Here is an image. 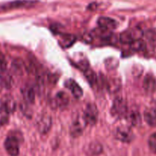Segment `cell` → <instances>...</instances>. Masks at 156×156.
Wrapping results in <instances>:
<instances>
[{"instance_id":"cell-14","label":"cell","mask_w":156,"mask_h":156,"mask_svg":"<svg viewBox=\"0 0 156 156\" xmlns=\"http://www.w3.org/2000/svg\"><path fill=\"white\" fill-rule=\"evenodd\" d=\"M0 85L6 89L10 88L12 85V78L11 74L6 72V70L0 74Z\"/></svg>"},{"instance_id":"cell-18","label":"cell","mask_w":156,"mask_h":156,"mask_svg":"<svg viewBox=\"0 0 156 156\" xmlns=\"http://www.w3.org/2000/svg\"><path fill=\"white\" fill-rule=\"evenodd\" d=\"M130 48H131L133 50L136 51H142L145 49V43L142 40L139 39V40H136V41H133V42L130 44Z\"/></svg>"},{"instance_id":"cell-2","label":"cell","mask_w":156,"mask_h":156,"mask_svg":"<svg viewBox=\"0 0 156 156\" xmlns=\"http://www.w3.org/2000/svg\"><path fill=\"white\" fill-rule=\"evenodd\" d=\"M4 147L10 156H18L20 151V141L17 136L12 135L6 138L4 142Z\"/></svg>"},{"instance_id":"cell-16","label":"cell","mask_w":156,"mask_h":156,"mask_svg":"<svg viewBox=\"0 0 156 156\" xmlns=\"http://www.w3.org/2000/svg\"><path fill=\"white\" fill-rule=\"evenodd\" d=\"M56 102L59 107H65L69 103L68 95L64 91H61L56 95Z\"/></svg>"},{"instance_id":"cell-8","label":"cell","mask_w":156,"mask_h":156,"mask_svg":"<svg viewBox=\"0 0 156 156\" xmlns=\"http://www.w3.org/2000/svg\"><path fill=\"white\" fill-rule=\"evenodd\" d=\"M64 85L67 89L70 90L75 98H80L83 96V90L75 80L69 79V80H66Z\"/></svg>"},{"instance_id":"cell-15","label":"cell","mask_w":156,"mask_h":156,"mask_svg":"<svg viewBox=\"0 0 156 156\" xmlns=\"http://www.w3.org/2000/svg\"><path fill=\"white\" fill-rule=\"evenodd\" d=\"M38 128L41 133H46L48 131L51 126V118L48 115H44L38 121Z\"/></svg>"},{"instance_id":"cell-24","label":"cell","mask_w":156,"mask_h":156,"mask_svg":"<svg viewBox=\"0 0 156 156\" xmlns=\"http://www.w3.org/2000/svg\"><path fill=\"white\" fill-rule=\"evenodd\" d=\"M108 86H109V89L112 90V91H116L115 90H117L120 87V82H119V80L115 79V80L109 82Z\"/></svg>"},{"instance_id":"cell-17","label":"cell","mask_w":156,"mask_h":156,"mask_svg":"<svg viewBox=\"0 0 156 156\" xmlns=\"http://www.w3.org/2000/svg\"><path fill=\"white\" fill-rule=\"evenodd\" d=\"M129 119L132 125L137 126L141 122L140 113L137 110H133L128 114Z\"/></svg>"},{"instance_id":"cell-7","label":"cell","mask_w":156,"mask_h":156,"mask_svg":"<svg viewBox=\"0 0 156 156\" xmlns=\"http://www.w3.org/2000/svg\"><path fill=\"white\" fill-rule=\"evenodd\" d=\"M115 137L118 140L122 142H129L133 139V134L131 129L128 127L120 126L115 132Z\"/></svg>"},{"instance_id":"cell-20","label":"cell","mask_w":156,"mask_h":156,"mask_svg":"<svg viewBox=\"0 0 156 156\" xmlns=\"http://www.w3.org/2000/svg\"><path fill=\"white\" fill-rule=\"evenodd\" d=\"M75 41V37L72 35H66L63 37V38L61 40V44L64 47L68 48L71 44H73Z\"/></svg>"},{"instance_id":"cell-4","label":"cell","mask_w":156,"mask_h":156,"mask_svg":"<svg viewBox=\"0 0 156 156\" xmlns=\"http://www.w3.org/2000/svg\"><path fill=\"white\" fill-rule=\"evenodd\" d=\"M111 112L114 116L123 117L127 115V103L125 100L118 97L113 101Z\"/></svg>"},{"instance_id":"cell-9","label":"cell","mask_w":156,"mask_h":156,"mask_svg":"<svg viewBox=\"0 0 156 156\" xmlns=\"http://www.w3.org/2000/svg\"><path fill=\"white\" fill-rule=\"evenodd\" d=\"M143 88L148 94H151L156 90L155 78L151 74H147L143 81Z\"/></svg>"},{"instance_id":"cell-6","label":"cell","mask_w":156,"mask_h":156,"mask_svg":"<svg viewBox=\"0 0 156 156\" xmlns=\"http://www.w3.org/2000/svg\"><path fill=\"white\" fill-rule=\"evenodd\" d=\"M0 106L3 108L9 113H12L16 109V103L12 96L6 94L0 99Z\"/></svg>"},{"instance_id":"cell-22","label":"cell","mask_w":156,"mask_h":156,"mask_svg":"<svg viewBox=\"0 0 156 156\" xmlns=\"http://www.w3.org/2000/svg\"><path fill=\"white\" fill-rule=\"evenodd\" d=\"M85 76H86L87 79L88 81H89L90 83H91V84H94L96 82V80H97V76H96V74L94 73L93 70H87H87H85Z\"/></svg>"},{"instance_id":"cell-19","label":"cell","mask_w":156,"mask_h":156,"mask_svg":"<svg viewBox=\"0 0 156 156\" xmlns=\"http://www.w3.org/2000/svg\"><path fill=\"white\" fill-rule=\"evenodd\" d=\"M9 117V113L0 106V126H5V124L8 123Z\"/></svg>"},{"instance_id":"cell-21","label":"cell","mask_w":156,"mask_h":156,"mask_svg":"<svg viewBox=\"0 0 156 156\" xmlns=\"http://www.w3.org/2000/svg\"><path fill=\"white\" fill-rule=\"evenodd\" d=\"M148 147L153 153L156 154V133L151 135L148 139Z\"/></svg>"},{"instance_id":"cell-1","label":"cell","mask_w":156,"mask_h":156,"mask_svg":"<svg viewBox=\"0 0 156 156\" xmlns=\"http://www.w3.org/2000/svg\"><path fill=\"white\" fill-rule=\"evenodd\" d=\"M36 1L33 0H16L12 2L0 4V12H6L9 10L19 9L30 8L36 4Z\"/></svg>"},{"instance_id":"cell-11","label":"cell","mask_w":156,"mask_h":156,"mask_svg":"<svg viewBox=\"0 0 156 156\" xmlns=\"http://www.w3.org/2000/svg\"><path fill=\"white\" fill-rule=\"evenodd\" d=\"M144 118L145 122L150 126H156V110L153 108L146 109L144 112Z\"/></svg>"},{"instance_id":"cell-25","label":"cell","mask_w":156,"mask_h":156,"mask_svg":"<svg viewBox=\"0 0 156 156\" xmlns=\"http://www.w3.org/2000/svg\"><path fill=\"white\" fill-rule=\"evenodd\" d=\"M6 68V61H5V57L0 54V74L4 72Z\"/></svg>"},{"instance_id":"cell-3","label":"cell","mask_w":156,"mask_h":156,"mask_svg":"<svg viewBox=\"0 0 156 156\" xmlns=\"http://www.w3.org/2000/svg\"><path fill=\"white\" fill-rule=\"evenodd\" d=\"M143 35L142 29L139 28H135L133 29L127 30L123 31L120 34V41L124 44H131L133 41L139 40Z\"/></svg>"},{"instance_id":"cell-10","label":"cell","mask_w":156,"mask_h":156,"mask_svg":"<svg viewBox=\"0 0 156 156\" xmlns=\"http://www.w3.org/2000/svg\"><path fill=\"white\" fill-rule=\"evenodd\" d=\"M98 25L100 28L109 31L116 27V22L109 17H100L98 19Z\"/></svg>"},{"instance_id":"cell-13","label":"cell","mask_w":156,"mask_h":156,"mask_svg":"<svg viewBox=\"0 0 156 156\" xmlns=\"http://www.w3.org/2000/svg\"><path fill=\"white\" fill-rule=\"evenodd\" d=\"M84 123H82L80 118H78L76 120L73 122L72 124L71 129H70V133H71V136H74V137H77L80 136L82 133L83 130V126H84Z\"/></svg>"},{"instance_id":"cell-5","label":"cell","mask_w":156,"mask_h":156,"mask_svg":"<svg viewBox=\"0 0 156 156\" xmlns=\"http://www.w3.org/2000/svg\"><path fill=\"white\" fill-rule=\"evenodd\" d=\"M83 118L86 124L94 125L97 122L98 118V109L97 106L93 103L88 104L84 110Z\"/></svg>"},{"instance_id":"cell-12","label":"cell","mask_w":156,"mask_h":156,"mask_svg":"<svg viewBox=\"0 0 156 156\" xmlns=\"http://www.w3.org/2000/svg\"><path fill=\"white\" fill-rule=\"evenodd\" d=\"M22 94L25 102L28 103H33L34 101V91L33 88L30 86H25L22 88Z\"/></svg>"},{"instance_id":"cell-23","label":"cell","mask_w":156,"mask_h":156,"mask_svg":"<svg viewBox=\"0 0 156 156\" xmlns=\"http://www.w3.org/2000/svg\"><path fill=\"white\" fill-rule=\"evenodd\" d=\"M102 151V147L100 144H92V145L90 146V151L91 154H99V153L101 152Z\"/></svg>"}]
</instances>
